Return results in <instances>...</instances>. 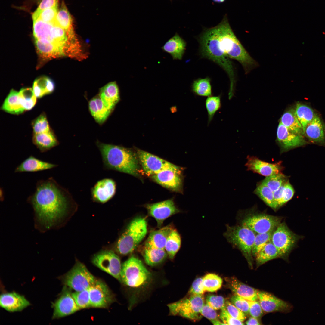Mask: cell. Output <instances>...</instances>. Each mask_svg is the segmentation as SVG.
<instances>
[{
    "label": "cell",
    "instance_id": "6da1fadb",
    "mask_svg": "<svg viewBox=\"0 0 325 325\" xmlns=\"http://www.w3.org/2000/svg\"><path fill=\"white\" fill-rule=\"evenodd\" d=\"M203 46L208 58L223 68L231 66V59L241 64L246 74L258 66L235 35L226 17L218 25L209 29Z\"/></svg>",
    "mask_w": 325,
    "mask_h": 325
},
{
    "label": "cell",
    "instance_id": "7a4b0ae2",
    "mask_svg": "<svg viewBox=\"0 0 325 325\" xmlns=\"http://www.w3.org/2000/svg\"><path fill=\"white\" fill-rule=\"evenodd\" d=\"M70 193L52 177L40 180L28 201L32 206L36 221L45 229L54 226L65 215L68 208Z\"/></svg>",
    "mask_w": 325,
    "mask_h": 325
},
{
    "label": "cell",
    "instance_id": "3957f363",
    "mask_svg": "<svg viewBox=\"0 0 325 325\" xmlns=\"http://www.w3.org/2000/svg\"><path fill=\"white\" fill-rule=\"evenodd\" d=\"M121 283L129 292V308L131 309L150 289L153 275L138 258L132 256L122 265Z\"/></svg>",
    "mask_w": 325,
    "mask_h": 325
},
{
    "label": "cell",
    "instance_id": "277c9868",
    "mask_svg": "<svg viewBox=\"0 0 325 325\" xmlns=\"http://www.w3.org/2000/svg\"><path fill=\"white\" fill-rule=\"evenodd\" d=\"M96 145L101 153L104 169L138 175V158L130 149L98 141L96 142Z\"/></svg>",
    "mask_w": 325,
    "mask_h": 325
},
{
    "label": "cell",
    "instance_id": "5b68a950",
    "mask_svg": "<svg viewBox=\"0 0 325 325\" xmlns=\"http://www.w3.org/2000/svg\"><path fill=\"white\" fill-rule=\"evenodd\" d=\"M147 231L145 218L138 217L132 220L117 241L116 248L118 252L122 255L131 253L145 237Z\"/></svg>",
    "mask_w": 325,
    "mask_h": 325
},
{
    "label": "cell",
    "instance_id": "8992f818",
    "mask_svg": "<svg viewBox=\"0 0 325 325\" xmlns=\"http://www.w3.org/2000/svg\"><path fill=\"white\" fill-rule=\"evenodd\" d=\"M224 236L229 243L242 252L249 267L253 268L252 248L255 234L248 228L240 224L227 225Z\"/></svg>",
    "mask_w": 325,
    "mask_h": 325
},
{
    "label": "cell",
    "instance_id": "52a82bcc",
    "mask_svg": "<svg viewBox=\"0 0 325 325\" xmlns=\"http://www.w3.org/2000/svg\"><path fill=\"white\" fill-rule=\"evenodd\" d=\"M60 279L65 286L75 291L88 289L97 280L83 264L78 261L70 270Z\"/></svg>",
    "mask_w": 325,
    "mask_h": 325
},
{
    "label": "cell",
    "instance_id": "ba28073f",
    "mask_svg": "<svg viewBox=\"0 0 325 325\" xmlns=\"http://www.w3.org/2000/svg\"><path fill=\"white\" fill-rule=\"evenodd\" d=\"M204 304L203 295H191L187 298L169 304V314L178 315L192 320L200 318L201 310Z\"/></svg>",
    "mask_w": 325,
    "mask_h": 325
},
{
    "label": "cell",
    "instance_id": "9c48e42d",
    "mask_svg": "<svg viewBox=\"0 0 325 325\" xmlns=\"http://www.w3.org/2000/svg\"><path fill=\"white\" fill-rule=\"evenodd\" d=\"M303 237L294 233L285 222H281L274 230L271 241L278 250L280 258L286 259L299 240Z\"/></svg>",
    "mask_w": 325,
    "mask_h": 325
},
{
    "label": "cell",
    "instance_id": "30bf717a",
    "mask_svg": "<svg viewBox=\"0 0 325 325\" xmlns=\"http://www.w3.org/2000/svg\"><path fill=\"white\" fill-rule=\"evenodd\" d=\"M282 218L262 213L247 214L240 220V224L246 227L256 234L266 233L275 229Z\"/></svg>",
    "mask_w": 325,
    "mask_h": 325
},
{
    "label": "cell",
    "instance_id": "8fae6325",
    "mask_svg": "<svg viewBox=\"0 0 325 325\" xmlns=\"http://www.w3.org/2000/svg\"><path fill=\"white\" fill-rule=\"evenodd\" d=\"M92 262L99 269L121 282L122 264L119 257L113 251H101L94 256Z\"/></svg>",
    "mask_w": 325,
    "mask_h": 325
},
{
    "label": "cell",
    "instance_id": "7c38bea8",
    "mask_svg": "<svg viewBox=\"0 0 325 325\" xmlns=\"http://www.w3.org/2000/svg\"><path fill=\"white\" fill-rule=\"evenodd\" d=\"M137 156L145 172L153 175L165 170L179 171L183 168L148 152L138 150Z\"/></svg>",
    "mask_w": 325,
    "mask_h": 325
},
{
    "label": "cell",
    "instance_id": "4fadbf2b",
    "mask_svg": "<svg viewBox=\"0 0 325 325\" xmlns=\"http://www.w3.org/2000/svg\"><path fill=\"white\" fill-rule=\"evenodd\" d=\"M89 292L91 307L107 308L116 300L107 284L100 280L89 289Z\"/></svg>",
    "mask_w": 325,
    "mask_h": 325
},
{
    "label": "cell",
    "instance_id": "5bb4252c",
    "mask_svg": "<svg viewBox=\"0 0 325 325\" xmlns=\"http://www.w3.org/2000/svg\"><path fill=\"white\" fill-rule=\"evenodd\" d=\"M72 293L71 289L65 286L58 298L52 304L54 309L52 319H58L68 316L80 309L76 304Z\"/></svg>",
    "mask_w": 325,
    "mask_h": 325
},
{
    "label": "cell",
    "instance_id": "9a60e30c",
    "mask_svg": "<svg viewBox=\"0 0 325 325\" xmlns=\"http://www.w3.org/2000/svg\"><path fill=\"white\" fill-rule=\"evenodd\" d=\"M277 141L281 153L309 144L304 136L292 132L280 122L277 130Z\"/></svg>",
    "mask_w": 325,
    "mask_h": 325
},
{
    "label": "cell",
    "instance_id": "2e32d148",
    "mask_svg": "<svg viewBox=\"0 0 325 325\" xmlns=\"http://www.w3.org/2000/svg\"><path fill=\"white\" fill-rule=\"evenodd\" d=\"M55 23L65 31L71 46L76 49H82L74 30L72 17L63 1L59 9Z\"/></svg>",
    "mask_w": 325,
    "mask_h": 325
},
{
    "label": "cell",
    "instance_id": "e0dca14e",
    "mask_svg": "<svg viewBox=\"0 0 325 325\" xmlns=\"http://www.w3.org/2000/svg\"><path fill=\"white\" fill-rule=\"evenodd\" d=\"M146 207L149 215L156 220L159 228L166 219L180 211L172 200L148 204Z\"/></svg>",
    "mask_w": 325,
    "mask_h": 325
},
{
    "label": "cell",
    "instance_id": "ac0fdd59",
    "mask_svg": "<svg viewBox=\"0 0 325 325\" xmlns=\"http://www.w3.org/2000/svg\"><path fill=\"white\" fill-rule=\"evenodd\" d=\"M116 189L115 181L111 178H105L98 181L91 190L93 200L104 203L115 195Z\"/></svg>",
    "mask_w": 325,
    "mask_h": 325
},
{
    "label": "cell",
    "instance_id": "d6986e66",
    "mask_svg": "<svg viewBox=\"0 0 325 325\" xmlns=\"http://www.w3.org/2000/svg\"><path fill=\"white\" fill-rule=\"evenodd\" d=\"M182 170H167L152 175L154 181L162 186L174 191L181 192L183 186Z\"/></svg>",
    "mask_w": 325,
    "mask_h": 325
},
{
    "label": "cell",
    "instance_id": "ffe728a7",
    "mask_svg": "<svg viewBox=\"0 0 325 325\" xmlns=\"http://www.w3.org/2000/svg\"><path fill=\"white\" fill-rule=\"evenodd\" d=\"M246 166L248 170L266 177L281 172L283 169L281 161L270 163L254 156H247Z\"/></svg>",
    "mask_w": 325,
    "mask_h": 325
},
{
    "label": "cell",
    "instance_id": "44dd1931",
    "mask_svg": "<svg viewBox=\"0 0 325 325\" xmlns=\"http://www.w3.org/2000/svg\"><path fill=\"white\" fill-rule=\"evenodd\" d=\"M258 296L261 306L266 312H285L291 308L288 303L268 292L258 291Z\"/></svg>",
    "mask_w": 325,
    "mask_h": 325
},
{
    "label": "cell",
    "instance_id": "7402d4cb",
    "mask_svg": "<svg viewBox=\"0 0 325 325\" xmlns=\"http://www.w3.org/2000/svg\"><path fill=\"white\" fill-rule=\"evenodd\" d=\"M304 136L309 142L325 147V126L317 114L306 126Z\"/></svg>",
    "mask_w": 325,
    "mask_h": 325
},
{
    "label": "cell",
    "instance_id": "603a6c76",
    "mask_svg": "<svg viewBox=\"0 0 325 325\" xmlns=\"http://www.w3.org/2000/svg\"><path fill=\"white\" fill-rule=\"evenodd\" d=\"M30 305L24 296L15 292L5 293L0 295V306L9 312L20 311Z\"/></svg>",
    "mask_w": 325,
    "mask_h": 325
},
{
    "label": "cell",
    "instance_id": "cb8c5ba5",
    "mask_svg": "<svg viewBox=\"0 0 325 325\" xmlns=\"http://www.w3.org/2000/svg\"><path fill=\"white\" fill-rule=\"evenodd\" d=\"M57 166V164L42 161L31 155L17 166L14 172H36L51 169Z\"/></svg>",
    "mask_w": 325,
    "mask_h": 325
},
{
    "label": "cell",
    "instance_id": "d4e9b609",
    "mask_svg": "<svg viewBox=\"0 0 325 325\" xmlns=\"http://www.w3.org/2000/svg\"><path fill=\"white\" fill-rule=\"evenodd\" d=\"M98 96L104 105L113 111L120 100L119 88L116 82H110L102 87Z\"/></svg>",
    "mask_w": 325,
    "mask_h": 325
},
{
    "label": "cell",
    "instance_id": "484cf974",
    "mask_svg": "<svg viewBox=\"0 0 325 325\" xmlns=\"http://www.w3.org/2000/svg\"><path fill=\"white\" fill-rule=\"evenodd\" d=\"M185 41L176 33L161 47L164 52L170 54L173 60H181L186 50Z\"/></svg>",
    "mask_w": 325,
    "mask_h": 325
},
{
    "label": "cell",
    "instance_id": "4316f807",
    "mask_svg": "<svg viewBox=\"0 0 325 325\" xmlns=\"http://www.w3.org/2000/svg\"><path fill=\"white\" fill-rule=\"evenodd\" d=\"M229 288L234 294L240 296L249 301L257 300L258 290L238 280L234 277L229 279Z\"/></svg>",
    "mask_w": 325,
    "mask_h": 325
},
{
    "label": "cell",
    "instance_id": "83f0119b",
    "mask_svg": "<svg viewBox=\"0 0 325 325\" xmlns=\"http://www.w3.org/2000/svg\"><path fill=\"white\" fill-rule=\"evenodd\" d=\"M173 229L171 225H168L152 231L145 242L144 247L165 249L167 238Z\"/></svg>",
    "mask_w": 325,
    "mask_h": 325
},
{
    "label": "cell",
    "instance_id": "f1b7e54d",
    "mask_svg": "<svg viewBox=\"0 0 325 325\" xmlns=\"http://www.w3.org/2000/svg\"><path fill=\"white\" fill-rule=\"evenodd\" d=\"M37 49L42 56L55 57L65 55L64 49L59 45L45 39H35Z\"/></svg>",
    "mask_w": 325,
    "mask_h": 325
},
{
    "label": "cell",
    "instance_id": "f546056e",
    "mask_svg": "<svg viewBox=\"0 0 325 325\" xmlns=\"http://www.w3.org/2000/svg\"><path fill=\"white\" fill-rule=\"evenodd\" d=\"M89 111L97 122L100 124L104 123L111 112L104 104L98 96L91 99L88 103Z\"/></svg>",
    "mask_w": 325,
    "mask_h": 325
},
{
    "label": "cell",
    "instance_id": "4dcf8cb0",
    "mask_svg": "<svg viewBox=\"0 0 325 325\" xmlns=\"http://www.w3.org/2000/svg\"><path fill=\"white\" fill-rule=\"evenodd\" d=\"M32 142L42 153L47 152L59 144L58 140L51 131L34 134Z\"/></svg>",
    "mask_w": 325,
    "mask_h": 325
},
{
    "label": "cell",
    "instance_id": "1f68e13d",
    "mask_svg": "<svg viewBox=\"0 0 325 325\" xmlns=\"http://www.w3.org/2000/svg\"><path fill=\"white\" fill-rule=\"evenodd\" d=\"M280 122L292 132L304 136L302 127L297 116L295 109L291 108L285 112L282 115Z\"/></svg>",
    "mask_w": 325,
    "mask_h": 325
},
{
    "label": "cell",
    "instance_id": "d6a6232c",
    "mask_svg": "<svg viewBox=\"0 0 325 325\" xmlns=\"http://www.w3.org/2000/svg\"><path fill=\"white\" fill-rule=\"evenodd\" d=\"M142 255L146 263L151 266H155L162 263L168 256L165 249L144 247Z\"/></svg>",
    "mask_w": 325,
    "mask_h": 325
},
{
    "label": "cell",
    "instance_id": "836d02e7",
    "mask_svg": "<svg viewBox=\"0 0 325 325\" xmlns=\"http://www.w3.org/2000/svg\"><path fill=\"white\" fill-rule=\"evenodd\" d=\"M3 110L9 113L19 114L25 110L20 101L19 92L12 89L5 98L1 107Z\"/></svg>",
    "mask_w": 325,
    "mask_h": 325
},
{
    "label": "cell",
    "instance_id": "e575fe53",
    "mask_svg": "<svg viewBox=\"0 0 325 325\" xmlns=\"http://www.w3.org/2000/svg\"><path fill=\"white\" fill-rule=\"evenodd\" d=\"M255 257L257 267H258L268 261L280 258V255L271 240L267 243Z\"/></svg>",
    "mask_w": 325,
    "mask_h": 325
},
{
    "label": "cell",
    "instance_id": "d590c367",
    "mask_svg": "<svg viewBox=\"0 0 325 325\" xmlns=\"http://www.w3.org/2000/svg\"><path fill=\"white\" fill-rule=\"evenodd\" d=\"M295 110L296 115L304 133L306 126L317 114L310 106L299 102L296 103Z\"/></svg>",
    "mask_w": 325,
    "mask_h": 325
},
{
    "label": "cell",
    "instance_id": "8d00e7d4",
    "mask_svg": "<svg viewBox=\"0 0 325 325\" xmlns=\"http://www.w3.org/2000/svg\"><path fill=\"white\" fill-rule=\"evenodd\" d=\"M33 35L35 39H45L52 42L51 33L54 23H46L39 19L33 20Z\"/></svg>",
    "mask_w": 325,
    "mask_h": 325
},
{
    "label": "cell",
    "instance_id": "74e56055",
    "mask_svg": "<svg viewBox=\"0 0 325 325\" xmlns=\"http://www.w3.org/2000/svg\"><path fill=\"white\" fill-rule=\"evenodd\" d=\"M191 90L197 96L208 97L212 95L210 78L207 77L195 80L192 85Z\"/></svg>",
    "mask_w": 325,
    "mask_h": 325
},
{
    "label": "cell",
    "instance_id": "f35d334b",
    "mask_svg": "<svg viewBox=\"0 0 325 325\" xmlns=\"http://www.w3.org/2000/svg\"><path fill=\"white\" fill-rule=\"evenodd\" d=\"M181 243L180 236L177 231L173 229L167 238L165 246L168 256L171 259L174 258L180 248Z\"/></svg>",
    "mask_w": 325,
    "mask_h": 325
},
{
    "label": "cell",
    "instance_id": "ab89813d",
    "mask_svg": "<svg viewBox=\"0 0 325 325\" xmlns=\"http://www.w3.org/2000/svg\"><path fill=\"white\" fill-rule=\"evenodd\" d=\"M273 192L260 182L258 183L254 193L265 203L274 210H277L274 198Z\"/></svg>",
    "mask_w": 325,
    "mask_h": 325
},
{
    "label": "cell",
    "instance_id": "60d3db41",
    "mask_svg": "<svg viewBox=\"0 0 325 325\" xmlns=\"http://www.w3.org/2000/svg\"><path fill=\"white\" fill-rule=\"evenodd\" d=\"M288 181V177L280 172L266 177L260 182L268 187L274 192Z\"/></svg>",
    "mask_w": 325,
    "mask_h": 325
},
{
    "label": "cell",
    "instance_id": "b9f144b4",
    "mask_svg": "<svg viewBox=\"0 0 325 325\" xmlns=\"http://www.w3.org/2000/svg\"><path fill=\"white\" fill-rule=\"evenodd\" d=\"M21 104L24 110H29L35 105L36 97L31 88H22L19 92Z\"/></svg>",
    "mask_w": 325,
    "mask_h": 325
},
{
    "label": "cell",
    "instance_id": "7bdbcfd3",
    "mask_svg": "<svg viewBox=\"0 0 325 325\" xmlns=\"http://www.w3.org/2000/svg\"><path fill=\"white\" fill-rule=\"evenodd\" d=\"M221 94L209 96L205 101V106L208 115V125L212 120L216 112L221 107Z\"/></svg>",
    "mask_w": 325,
    "mask_h": 325
},
{
    "label": "cell",
    "instance_id": "ee69618b",
    "mask_svg": "<svg viewBox=\"0 0 325 325\" xmlns=\"http://www.w3.org/2000/svg\"><path fill=\"white\" fill-rule=\"evenodd\" d=\"M203 281L205 292H213L220 288L222 284V280L217 274L209 273L203 278Z\"/></svg>",
    "mask_w": 325,
    "mask_h": 325
},
{
    "label": "cell",
    "instance_id": "f6af8a7d",
    "mask_svg": "<svg viewBox=\"0 0 325 325\" xmlns=\"http://www.w3.org/2000/svg\"><path fill=\"white\" fill-rule=\"evenodd\" d=\"M275 229L266 233L256 234L252 248L253 257H255L267 243L271 240L272 235Z\"/></svg>",
    "mask_w": 325,
    "mask_h": 325
},
{
    "label": "cell",
    "instance_id": "bcb514c9",
    "mask_svg": "<svg viewBox=\"0 0 325 325\" xmlns=\"http://www.w3.org/2000/svg\"><path fill=\"white\" fill-rule=\"evenodd\" d=\"M72 294L76 304L80 309L91 307L89 289L75 291Z\"/></svg>",
    "mask_w": 325,
    "mask_h": 325
},
{
    "label": "cell",
    "instance_id": "7dc6e473",
    "mask_svg": "<svg viewBox=\"0 0 325 325\" xmlns=\"http://www.w3.org/2000/svg\"><path fill=\"white\" fill-rule=\"evenodd\" d=\"M34 134L48 132L50 131L45 115L42 113L34 120L32 124Z\"/></svg>",
    "mask_w": 325,
    "mask_h": 325
},
{
    "label": "cell",
    "instance_id": "c3c4849f",
    "mask_svg": "<svg viewBox=\"0 0 325 325\" xmlns=\"http://www.w3.org/2000/svg\"><path fill=\"white\" fill-rule=\"evenodd\" d=\"M58 10V6L46 9L41 12L38 19L46 23H55Z\"/></svg>",
    "mask_w": 325,
    "mask_h": 325
},
{
    "label": "cell",
    "instance_id": "681fc988",
    "mask_svg": "<svg viewBox=\"0 0 325 325\" xmlns=\"http://www.w3.org/2000/svg\"><path fill=\"white\" fill-rule=\"evenodd\" d=\"M206 303L215 310L221 309L225 308L226 301L220 296L210 295L206 299Z\"/></svg>",
    "mask_w": 325,
    "mask_h": 325
},
{
    "label": "cell",
    "instance_id": "f907efd6",
    "mask_svg": "<svg viewBox=\"0 0 325 325\" xmlns=\"http://www.w3.org/2000/svg\"><path fill=\"white\" fill-rule=\"evenodd\" d=\"M230 302L246 315L249 314L248 300L240 296L234 294L231 298Z\"/></svg>",
    "mask_w": 325,
    "mask_h": 325
},
{
    "label": "cell",
    "instance_id": "816d5d0a",
    "mask_svg": "<svg viewBox=\"0 0 325 325\" xmlns=\"http://www.w3.org/2000/svg\"><path fill=\"white\" fill-rule=\"evenodd\" d=\"M225 308L233 317L242 322L246 318V314L240 310L230 301H226Z\"/></svg>",
    "mask_w": 325,
    "mask_h": 325
},
{
    "label": "cell",
    "instance_id": "f5cc1de1",
    "mask_svg": "<svg viewBox=\"0 0 325 325\" xmlns=\"http://www.w3.org/2000/svg\"><path fill=\"white\" fill-rule=\"evenodd\" d=\"M59 0H42L39 6L32 15V20L37 19L43 10L49 8L58 6Z\"/></svg>",
    "mask_w": 325,
    "mask_h": 325
},
{
    "label": "cell",
    "instance_id": "db71d44e",
    "mask_svg": "<svg viewBox=\"0 0 325 325\" xmlns=\"http://www.w3.org/2000/svg\"><path fill=\"white\" fill-rule=\"evenodd\" d=\"M249 314L254 317L257 318L261 317L263 315V311L259 301L257 300L249 301Z\"/></svg>",
    "mask_w": 325,
    "mask_h": 325
},
{
    "label": "cell",
    "instance_id": "11a10c76",
    "mask_svg": "<svg viewBox=\"0 0 325 325\" xmlns=\"http://www.w3.org/2000/svg\"><path fill=\"white\" fill-rule=\"evenodd\" d=\"M219 317L225 325H243L244 324L243 322L232 317L227 312L225 308L221 309Z\"/></svg>",
    "mask_w": 325,
    "mask_h": 325
},
{
    "label": "cell",
    "instance_id": "9f6ffc18",
    "mask_svg": "<svg viewBox=\"0 0 325 325\" xmlns=\"http://www.w3.org/2000/svg\"><path fill=\"white\" fill-rule=\"evenodd\" d=\"M215 310L207 303L204 304L201 310L200 314L212 322L219 320L218 315Z\"/></svg>",
    "mask_w": 325,
    "mask_h": 325
},
{
    "label": "cell",
    "instance_id": "6f0895ef",
    "mask_svg": "<svg viewBox=\"0 0 325 325\" xmlns=\"http://www.w3.org/2000/svg\"><path fill=\"white\" fill-rule=\"evenodd\" d=\"M294 193V189L288 181L284 185L283 198L280 203V207L290 200L293 197Z\"/></svg>",
    "mask_w": 325,
    "mask_h": 325
},
{
    "label": "cell",
    "instance_id": "680465c9",
    "mask_svg": "<svg viewBox=\"0 0 325 325\" xmlns=\"http://www.w3.org/2000/svg\"><path fill=\"white\" fill-rule=\"evenodd\" d=\"M204 292L203 278H197L192 285L189 291L191 295H203Z\"/></svg>",
    "mask_w": 325,
    "mask_h": 325
},
{
    "label": "cell",
    "instance_id": "91938a15",
    "mask_svg": "<svg viewBox=\"0 0 325 325\" xmlns=\"http://www.w3.org/2000/svg\"><path fill=\"white\" fill-rule=\"evenodd\" d=\"M47 77H42L36 80L35 81L42 92L44 95L47 94Z\"/></svg>",
    "mask_w": 325,
    "mask_h": 325
},
{
    "label": "cell",
    "instance_id": "94428289",
    "mask_svg": "<svg viewBox=\"0 0 325 325\" xmlns=\"http://www.w3.org/2000/svg\"><path fill=\"white\" fill-rule=\"evenodd\" d=\"M258 319L251 317L246 322V324L247 325H260L261 324Z\"/></svg>",
    "mask_w": 325,
    "mask_h": 325
},
{
    "label": "cell",
    "instance_id": "6125c7cd",
    "mask_svg": "<svg viewBox=\"0 0 325 325\" xmlns=\"http://www.w3.org/2000/svg\"><path fill=\"white\" fill-rule=\"evenodd\" d=\"M214 2H216L221 3L223 2L225 0H213Z\"/></svg>",
    "mask_w": 325,
    "mask_h": 325
}]
</instances>
